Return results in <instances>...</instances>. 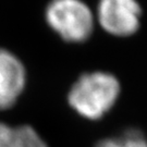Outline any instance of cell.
Here are the masks:
<instances>
[{"label":"cell","instance_id":"1","mask_svg":"<svg viewBox=\"0 0 147 147\" xmlns=\"http://www.w3.org/2000/svg\"><path fill=\"white\" fill-rule=\"evenodd\" d=\"M121 93L119 80L102 71L84 73L71 87L70 106L88 120H98L115 106Z\"/></svg>","mask_w":147,"mask_h":147},{"label":"cell","instance_id":"2","mask_svg":"<svg viewBox=\"0 0 147 147\" xmlns=\"http://www.w3.org/2000/svg\"><path fill=\"white\" fill-rule=\"evenodd\" d=\"M48 25L69 42H83L94 30V16L82 0H51L46 9Z\"/></svg>","mask_w":147,"mask_h":147},{"label":"cell","instance_id":"3","mask_svg":"<svg viewBox=\"0 0 147 147\" xmlns=\"http://www.w3.org/2000/svg\"><path fill=\"white\" fill-rule=\"evenodd\" d=\"M97 16L107 33L127 37L134 35L141 26L142 8L137 0H99Z\"/></svg>","mask_w":147,"mask_h":147},{"label":"cell","instance_id":"4","mask_svg":"<svg viewBox=\"0 0 147 147\" xmlns=\"http://www.w3.org/2000/svg\"><path fill=\"white\" fill-rule=\"evenodd\" d=\"M25 69L13 53L0 49V110L13 107L25 85Z\"/></svg>","mask_w":147,"mask_h":147},{"label":"cell","instance_id":"5","mask_svg":"<svg viewBox=\"0 0 147 147\" xmlns=\"http://www.w3.org/2000/svg\"><path fill=\"white\" fill-rule=\"evenodd\" d=\"M0 147H47V145L31 126H9L0 123Z\"/></svg>","mask_w":147,"mask_h":147},{"label":"cell","instance_id":"6","mask_svg":"<svg viewBox=\"0 0 147 147\" xmlns=\"http://www.w3.org/2000/svg\"><path fill=\"white\" fill-rule=\"evenodd\" d=\"M96 147H147V138L142 132L129 130L119 136L101 140Z\"/></svg>","mask_w":147,"mask_h":147}]
</instances>
